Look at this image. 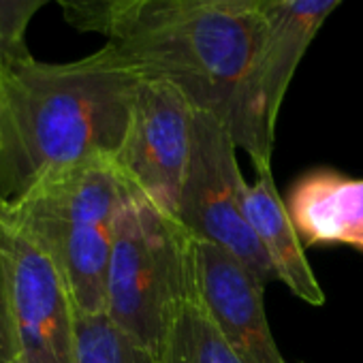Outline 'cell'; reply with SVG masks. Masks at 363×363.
I'll return each instance as SVG.
<instances>
[{"mask_svg":"<svg viewBox=\"0 0 363 363\" xmlns=\"http://www.w3.org/2000/svg\"><path fill=\"white\" fill-rule=\"evenodd\" d=\"M238 150L229 126L199 109L177 220L195 240L229 252L265 286L276 276L244 214L246 179L238 164Z\"/></svg>","mask_w":363,"mask_h":363,"instance_id":"obj_5","label":"cell"},{"mask_svg":"<svg viewBox=\"0 0 363 363\" xmlns=\"http://www.w3.org/2000/svg\"><path fill=\"white\" fill-rule=\"evenodd\" d=\"M197 107L164 82H141L133 122L116 160L122 179L177 218L195 143Z\"/></svg>","mask_w":363,"mask_h":363,"instance_id":"obj_7","label":"cell"},{"mask_svg":"<svg viewBox=\"0 0 363 363\" xmlns=\"http://www.w3.org/2000/svg\"><path fill=\"white\" fill-rule=\"evenodd\" d=\"M342 0H272L267 26L255 73L233 128V139L257 169L272 167L276 122L291 79L320 30Z\"/></svg>","mask_w":363,"mask_h":363,"instance_id":"obj_6","label":"cell"},{"mask_svg":"<svg viewBox=\"0 0 363 363\" xmlns=\"http://www.w3.org/2000/svg\"><path fill=\"white\" fill-rule=\"evenodd\" d=\"M195 299L244 363H289L269 329L265 286L229 252L195 240Z\"/></svg>","mask_w":363,"mask_h":363,"instance_id":"obj_9","label":"cell"},{"mask_svg":"<svg viewBox=\"0 0 363 363\" xmlns=\"http://www.w3.org/2000/svg\"><path fill=\"white\" fill-rule=\"evenodd\" d=\"M52 0H0V65L33 58L26 45V30Z\"/></svg>","mask_w":363,"mask_h":363,"instance_id":"obj_15","label":"cell"},{"mask_svg":"<svg viewBox=\"0 0 363 363\" xmlns=\"http://www.w3.org/2000/svg\"><path fill=\"white\" fill-rule=\"evenodd\" d=\"M244 214L261 242L276 280L295 297L310 306H323L325 293L306 259L303 244L297 235L284 199L278 193L272 167L257 169V179L244 184Z\"/></svg>","mask_w":363,"mask_h":363,"instance_id":"obj_11","label":"cell"},{"mask_svg":"<svg viewBox=\"0 0 363 363\" xmlns=\"http://www.w3.org/2000/svg\"><path fill=\"white\" fill-rule=\"evenodd\" d=\"M126 182L113 160L48 177L3 218L58 265L77 314H105L116 218Z\"/></svg>","mask_w":363,"mask_h":363,"instance_id":"obj_3","label":"cell"},{"mask_svg":"<svg viewBox=\"0 0 363 363\" xmlns=\"http://www.w3.org/2000/svg\"><path fill=\"white\" fill-rule=\"evenodd\" d=\"M5 248L18 363H75L77 310L58 265L7 223Z\"/></svg>","mask_w":363,"mask_h":363,"instance_id":"obj_8","label":"cell"},{"mask_svg":"<svg viewBox=\"0 0 363 363\" xmlns=\"http://www.w3.org/2000/svg\"><path fill=\"white\" fill-rule=\"evenodd\" d=\"M56 3L75 30L111 39L152 0H56Z\"/></svg>","mask_w":363,"mask_h":363,"instance_id":"obj_14","label":"cell"},{"mask_svg":"<svg viewBox=\"0 0 363 363\" xmlns=\"http://www.w3.org/2000/svg\"><path fill=\"white\" fill-rule=\"evenodd\" d=\"M162 363H244L197 299L177 314L164 340Z\"/></svg>","mask_w":363,"mask_h":363,"instance_id":"obj_12","label":"cell"},{"mask_svg":"<svg viewBox=\"0 0 363 363\" xmlns=\"http://www.w3.org/2000/svg\"><path fill=\"white\" fill-rule=\"evenodd\" d=\"M75 363H162L107 314H77Z\"/></svg>","mask_w":363,"mask_h":363,"instance_id":"obj_13","label":"cell"},{"mask_svg":"<svg viewBox=\"0 0 363 363\" xmlns=\"http://www.w3.org/2000/svg\"><path fill=\"white\" fill-rule=\"evenodd\" d=\"M141 82L109 41L73 62L0 65V214L48 177L116 162Z\"/></svg>","mask_w":363,"mask_h":363,"instance_id":"obj_1","label":"cell"},{"mask_svg":"<svg viewBox=\"0 0 363 363\" xmlns=\"http://www.w3.org/2000/svg\"><path fill=\"white\" fill-rule=\"evenodd\" d=\"M284 203L303 246H348L363 255V177L316 167L293 182Z\"/></svg>","mask_w":363,"mask_h":363,"instance_id":"obj_10","label":"cell"},{"mask_svg":"<svg viewBox=\"0 0 363 363\" xmlns=\"http://www.w3.org/2000/svg\"><path fill=\"white\" fill-rule=\"evenodd\" d=\"M272 0H152L107 39L143 82L177 88L197 109L238 124Z\"/></svg>","mask_w":363,"mask_h":363,"instance_id":"obj_2","label":"cell"},{"mask_svg":"<svg viewBox=\"0 0 363 363\" xmlns=\"http://www.w3.org/2000/svg\"><path fill=\"white\" fill-rule=\"evenodd\" d=\"M195 238L126 184L116 218L105 314L160 357L177 314L195 299Z\"/></svg>","mask_w":363,"mask_h":363,"instance_id":"obj_4","label":"cell"},{"mask_svg":"<svg viewBox=\"0 0 363 363\" xmlns=\"http://www.w3.org/2000/svg\"><path fill=\"white\" fill-rule=\"evenodd\" d=\"M0 363H18V342L11 312V289L3 220H0Z\"/></svg>","mask_w":363,"mask_h":363,"instance_id":"obj_16","label":"cell"}]
</instances>
